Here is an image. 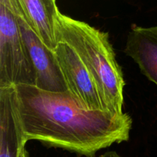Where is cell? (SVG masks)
<instances>
[{
    "label": "cell",
    "instance_id": "obj_1",
    "mask_svg": "<svg viewBox=\"0 0 157 157\" xmlns=\"http://www.w3.org/2000/svg\"><path fill=\"white\" fill-rule=\"evenodd\" d=\"M25 143L37 140L84 157L130 139L132 118L128 113L87 110L68 90L48 91L35 85L15 86Z\"/></svg>",
    "mask_w": 157,
    "mask_h": 157
},
{
    "label": "cell",
    "instance_id": "obj_2",
    "mask_svg": "<svg viewBox=\"0 0 157 157\" xmlns=\"http://www.w3.org/2000/svg\"><path fill=\"white\" fill-rule=\"evenodd\" d=\"M57 38L76 52L91 75L107 110L123 113L125 81L107 32L59 12Z\"/></svg>",
    "mask_w": 157,
    "mask_h": 157
},
{
    "label": "cell",
    "instance_id": "obj_3",
    "mask_svg": "<svg viewBox=\"0 0 157 157\" xmlns=\"http://www.w3.org/2000/svg\"><path fill=\"white\" fill-rule=\"evenodd\" d=\"M18 0H0V87L36 85V71L24 41Z\"/></svg>",
    "mask_w": 157,
    "mask_h": 157
},
{
    "label": "cell",
    "instance_id": "obj_4",
    "mask_svg": "<svg viewBox=\"0 0 157 157\" xmlns=\"http://www.w3.org/2000/svg\"><path fill=\"white\" fill-rule=\"evenodd\" d=\"M55 53L67 90L77 103L87 110H107L91 75L76 52L67 43L58 41Z\"/></svg>",
    "mask_w": 157,
    "mask_h": 157
},
{
    "label": "cell",
    "instance_id": "obj_5",
    "mask_svg": "<svg viewBox=\"0 0 157 157\" xmlns=\"http://www.w3.org/2000/svg\"><path fill=\"white\" fill-rule=\"evenodd\" d=\"M20 31L27 45L36 71V87L48 91L62 92L67 90L55 51L44 44L29 25L21 11L18 15Z\"/></svg>",
    "mask_w": 157,
    "mask_h": 157
},
{
    "label": "cell",
    "instance_id": "obj_6",
    "mask_svg": "<svg viewBox=\"0 0 157 157\" xmlns=\"http://www.w3.org/2000/svg\"><path fill=\"white\" fill-rule=\"evenodd\" d=\"M25 144L15 86L0 87V157H18Z\"/></svg>",
    "mask_w": 157,
    "mask_h": 157
},
{
    "label": "cell",
    "instance_id": "obj_7",
    "mask_svg": "<svg viewBox=\"0 0 157 157\" xmlns=\"http://www.w3.org/2000/svg\"><path fill=\"white\" fill-rule=\"evenodd\" d=\"M124 52L137 64L141 73L157 85V25L132 26Z\"/></svg>",
    "mask_w": 157,
    "mask_h": 157
},
{
    "label": "cell",
    "instance_id": "obj_8",
    "mask_svg": "<svg viewBox=\"0 0 157 157\" xmlns=\"http://www.w3.org/2000/svg\"><path fill=\"white\" fill-rule=\"evenodd\" d=\"M23 16L42 40L52 51L58 41L57 38V20L59 10L56 0H18Z\"/></svg>",
    "mask_w": 157,
    "mask_h": 157
},
{
    "label": "cell",
    "instance_id": "obj_9",
    "mask_svg": "<svg viewBox=\"0 0 157 157\" xmlns=\"http://www.w3.org/2000/svg\"><path fill=\"white\" fill-rule=\"evenodd\" d=\"M100 157H122L121 155L118 154L117 152L115 151H108L104 153V154H102Z\"/></svg>",
    "mask_w": 157,
    "mask_h": 157
},
{
    "label": "cell",
    "instance_id": "obj_10",
    "mask_svg": "<svg viewBox=\"0 0 157 157\" xmlns=\"http://www.w3.org/2000/svg\"><path fill=\"white\" fill-rule=\"evenodd\" d=\"M18 157H30V156H29V153H28V151L26 150L25 147H23V149L21 150L19 156Z\"/></svg>",
    "mask_w": 157,
    "mask_h": 157
}]
</instances>
